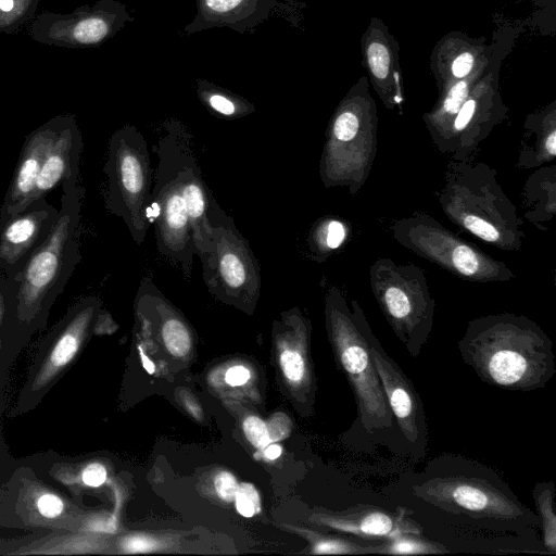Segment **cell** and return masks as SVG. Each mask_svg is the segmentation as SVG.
Masks as SVG:
<instances>
[{"mask_svg": "<svg viewBox=\"0 0 556 556\" xmlns=\"http://www.w3.org/2000/svg\"><path fill=\"white\" fill-rule=\"evenodd\" d=\"M108 477L105 467L100 463L89 464L81 472V481L85 485L98 488L102 485Z\"/></svg>", "mask_w": 556, "mask_h": 556, "instance_id": "32", "label": "cell"}, {"mask_svg": "<svg viewBox=\"0 0 556 556\" xmlns=\"http://www.w3.org/2000/svg\"><path fill=\"white\" fill-rule=\"evenodd\" d=\"M154 150L157 165L153 174L150 223L154 227L159 253L188 277L197 256L195 245L174 162L163 134L159 136Z\"/></svg>", "mask_w": 556, "mask_h": 556, "instance_id": "7", "label": "cell"}, {"mask_svg": "<svg viewBox=\"0 0 556 556\" xmlns=\"http://www.w3.org/2000/svg\"><path fill=\"white\" fill-rule=\"evenodd\" d=\"M16 285L17 282L14 278H9L0 271V328L7 312L10 294Z\"/></svg>", "mask_w": 556, "mask_h": 556, "instance_id": "36", "label": "cell"}, {"mask_svg": "<svg viewBox=\"0 0 556 556\" xmlns=\"http://www.w3.org/2000/svg\"><path fill=\"white\" fill-rule=\"evenodd\" d=\"M315 522L366 541H387L405 533L424 534L422 527L403 507L395 511L358 504L337 513H319Z\"/></svg>", "mask_w": 556, "mask_h": 556, "instance_id": "12", "label": "cell"}, {"mask_svg": "<svg viewBox=\"0 0 556 556\" xmlns=\"http://www.w3.org/2000/svg\"><path fill=\"white\" fill-rule=\"evenodd\" d=\"M250 379V370L237 365L230 367L225 375L226 382L231 387L242 386Z\"/></svg>", "mask_w": 556, "mask_h": 556, "instance_id": "37", "label": "cell"}, {"mask_svg": "<svg viewBox=\"0 0 556 556\" xmlns=\"http://www.w3.org/2000/svg\"><path fill=\"white\" fill-rule=\"evenodd\" d=\"M122 547L128 553H147L154 551L157 547V543L153 539L136 535L126 538L122 543Z\"/></svg>", "mask_w": 556, "mask_h": 556, "instance_id": "33", "label": "cell"}, {"mask_svg": "<svg viewBox=\"0 0 556 556\" xmlns=\"http://www.w3.org/2000/svg\"><path fill=\"white\" fill-rule=\"evenodd\" d=\"M458 350L484 383L503 390H541L556 374L552 341L528 320L501 317L475 321L459 340Z\"/></svg>", "mask_w": 556, "mask_h": 556, "instance_id": "1", "label": "cell"}, {"mask_svg": "<svg viewBox=\"0 0 556 556\" xmlns=\"http://www.w3.org/2000/svg\"><path fill=\"white\" fill-rule=\"evenodd\" d=\"M195 91L208 111L225 118H240L255 111L247 99L203 78L197 79Z\"/></svg>", "mask_w": 556, "mask_h": 556, "instance_id": "19", "label": "cell"}, {"mask_svg": "<svg viewBox=\"0 0 556 556\" xmlns=\"http://www.w3.org/2000/svg\"><path fill=\"white\" fill-rule=\"evenodd\" d=\"M410 492L445 513L519 528L539 527L538 515L493 469L457 455H440L417 473Z\"/></svg>", "mask_w": 556, "mask_h": 556, "instance_id": "2", "label": "cell"}, {"mask_svg": "<svg viewBox=\"0 0 556 556\" xmlns=\"http://www.w3.org/2000/svg\"><path fill=\"white\" fill-rule=\"evenodd\" d=\"M475 106H476V98L471 90L468 98L466 99V101L464 102V104L462 105V108L459 109L457 114L455 115V119H454L455 129L462 130L469 124V122H471L472 115L475 112Z\"/></svg>", "mask_w": 556, "mask_h": 556, "instance_id": "35", "label": "cell"}, {"mask_svg": "<svg viewBox=\"0 0 556 556\" xmlns=\"http://www.w3.org/2000/svg\"><path fill=\"white\" fill-rule=\"evenodd\" d=\"M280 364L285 376L292 383H301L307 375L305 358L298 350L287 349L282 351Z\"/></svg>", "mask_w": 556, "mask_h": 556, "instance_id": "25", "label": "cell"}, {"mask_svg": "<svg viewBox=\"0 0 556 556\" xmlns=\"http://www.w3.org/2000/svg\"><path fill=\"white\" fill-rule=\"evenodd\" d=\"M99 304L98 299L87 298L80 300L73 307L66 324L34 381L33 390L37 391L47 386L73 361L88 333L96 313L99 311Z\"/></svg>", "mask_w": 556, "mask_h": 556, "instance_id": "18", "label": "cell"}, {"mask_svg": "<svg viewBox=\"0 0 556 556\" xmlns=\"http://www.w3.org/2000/svg\"><path fill=\"white\" fill-rule=\"evenodd\" d=\"M485 68L478 71L464 79L457 80L442 90L443 94L439 106V113L443 116H455L475 85L483 75Z\"/></svg>", "mask_w": 556, "mask_h": 556, "instance_id": "22", "label": "cell"}, {"mask_svg": "<svg viewBox=\"0 0 556 556\" xmlns=\"http://www.w3.org/2000/svg\"><path fill=\"white\" fill-rule=\"evenodd\" d=\"M344 236L345 230L343 225L340 222L332 220L328 225L326 238L327 245L331 249L338 248L342 243Z\"/></svg>", "mask_w": 556, "mask_h": 556, "instance_id": "38", "label": "cell"}, {"mask_svg": "<svg viewBox=\"0 0 556 556\" xmlns=\"http://www.w3.org/2000/svg\"><path fill=\"white\" fill-rule=\"evenodd\" d=\"M38 0H0V30L11 31L33 16Z\"/></svg>", "mask_w": 556, "mask_h": 556, "instance_id": "24", "label": "cell"}, {"mask_svg": "<svg viewBox=\"0 0 556 556\" xmlns=\"http://www.w3.org/2000/svg\"><path fill=\"white\" fill-rule=\"evenodd\" d=\"M36 507L41 516L52 519L63 513L64 502L56 494L45 492L37 498Z\"/></svg>", "mask_w": 556, "mask_h": 556, "instance_id": "29", "label": "cell"}, {"mask_svg": "<svg viewBox=\"0 0 556 556\" xmlns=\"http://www.w3.org/2000/svg\"><path fill=\"white\" fill-rule=\"evenodd\" d=\"M276 4V0H197L195 15L185 26V33L192 35L216 27H227L241 35L254 33L268 20Z\"/></svg>", "mask_w": 556, "mask_h": 556, "instance_id": "16", "label": "cell"}, {"mask_svg": "<svg viewBox=\"0 0 556 556\" xmlns=\"http://www.w3.org/2000/svg\"><path fill=\"white\" fill-rule=\"evenodd\" d=\"M83 137L76 119L66 114L65 122L54 139L40 169L35 188L25 202L26 208L35 200L61 184L65 178L79 174Z\"/></svg>", "mask_w": 556, "mask_h": 556, "instance_id": "17", "label": "cell"}, {"mask_svg": "<svg viewBox=\"0 0 556 556\" xmlns=\"http://www.w3.org/2000/svg\"><path fill=\"white\" fill-rule=\"evenodd\" d=\"M176 169L187 215L191 226L197 256L201 261L212 250V227L208 219L210 194L199 166L191 134L178 121L164 124L162 131Z\"/></svg>", "mask_w": 556, "mask_h": 556, "instance_id": "9", "label": "cell"}, {"mask_svg": "<svg viewBox=\"0 0 556 556\" xmlns=\"http://www.w3.org/2000/svg\"><path fill=\"white\" fill-rule=\"evenodd\" d=\"M108 212L122 218L132 240L142 244L151 227L149 213L154 169L142 132L125 125L113 132L103 167Z\"/></svg>", "mask_w": 556, "mask_h": 556, "instance_id": "4", "label": "cell"}, {"mask_svg": "<svg viewBox=\"0 0 556 556\" xmlns=\"http://www.w3.org/2000/svg\"><path fill=\"white\" fill-rule=\"evenodd\" d=\"M400 50V42L384 22L372 16L361 38L362 65L376 91L387 102L401 98Z\"/></svg>", "mask_w": 556, "mask_h": 556, "instance_id": "14", "label": "cell"}, {"mask_svg": "<svg viewBox=\"0 0 556 556\" xmlns=\"http://www.w3.org/2000/svg\"><path fill=\"white\" fill-rule=\"evenodd\" d=\"M465 227L479 238L493 242L498 239V232L491 224L476 216H467L464 219Z\"/></svg>", "mask_w": 556, "mask_h": 556, "instance_id": "31", "label": "cell"}, {"mask_svg": "<svg viewBox=\"0 0 556 556\" xmlns=\"http://www.w3.org/2000/svg\"><path fill=\"white\" fill-rule=\"evenodd\" d=\"M281 452H282V448L280 445L278 444H267L265 450H264V456L267 458V459H276L278 458L280 455H281Z\"/></svg>", "mask_w": 556, "mask_h": 556, "instance_id": "39", "label": "cell"}, {"mask_svg": "<svg viewBox=\"0 0 556 556\" xmlns=\"http://www.w3.org/2000/svg\"><path fill=\"white\" fill-rule=\"evenodd\" d=\"M453 264L464 275H472L479 268L477 254L466 245L457 247L453 253Z\"/></svg>", "mask_w": 556, "mask_h": 556, "instance_id": "28", "label": "cell"}, {"mask_svg": "<svg viewBox=\"0 0 556 556\" xmlns=\"http://www.w3.org/2000/svg\"><path fill=\"white\" fill-rule=\"evenodd\" d=\"M59 215L46 197L0 224V271L18 275L33 252L45 241Z\"/></svg>", "mask_w": 556, "mask_h": 556, "instance_id": "11", "label": "cell"}, {"mask_svg": "<svg viewBox=\"0 0 556 556\" xmlns=\"http://www.w3.org/2000/svg\"><path fill=\"white\" fill-rule=\"evenodd\" d=\"M214 485L222 500L226 502L235 500L238 482L232 473L228 471L218 472L214 478Z\"/></svg>", "mask_w": 556, "mask_h": 556, "instance_id": "30", "label": "cell"}, {"mask_svg": "<svg viewBox=\"0 0 556 556\" xmlns=\"http://www.w3.org/2000/svg\"><path fill=\"white\" fill-rule=\"evenodd\" d=\"M161 334L166 350L172 355L182 357L190 351L189 330L178 317L166 318L161 326Z\"/></svg>", "mask_w": 556, "mask_h": 556, "instance_id": "23", "label": "cell"}, {"mask_svg": "<svg viewBox=\"0 0 556 556\" xmlns=\"http://www.w3.org/2000/svg\"><path fill=\"white\" fill-rule=\"evenodd\" d=\"M269 439L277 441L289 434L291 430V422L283 414H276L267 425Z\"/></svg>", "mask_w": 556, "mask_h": 556, "instance_id": "34", "label": "cell"}, {"mask_svg": "<svg viewBox=\"0 0 556 556\" xmlns=\"http://www.w3.org/2000/svg\"><path fill=\"white\" fill-rule=\"evenodd\" d=\"M555 484L553 481L539 482L532 489V497L542 530L546 554H556Z\"/></svg>", "mask_w": 556, "mask_h": 556, "instance_id": "20", "label": "cell"}, {"mask_svg": "<svg viewBox=\"0 0 556 556\" xmlns=\"http://www.w3.org/2000/svg\"><path fill=\"white\" fill-rule=\"evenodd\" d=\"M448 553L445 545L431 541L424 534L405 533L394 539L381 541L378 554L391 555H441Z\"/></svg>", "mask_w": 556, "mask_h": 556, "instance_id": "21", "label": "cell"}, {"mask_svg": "<svg viewBox=\"0 0 556 556\" xmlns=\"http://www.w3.org/2000/svg\"><path fill=\"white\" fill-rule=\"evenodd\" d=\"M235 502L238 513L243 517H253L261 510V498L258 492L250 483L238 484Z\"/></svg>", "mask_w": 556, "mask_h": 556, "instance_id": "26", "label": "cell"}, {"mask_svg": "<svg viewBox=\"0 0 556 556\" xmlns=\"http://www.w3.org/2000/svg\"><path fill=\"white\" fill-rule=\"evenodd\" d=\"M329 321L334 355L354 394L358 421L368 433L392 428L394 418L364 331L339 312Z\"/></svg>", "mask_w": 556, "mask_h": 556, "instance_id": "6", "label": "cell"}, {"mask_svg": "<svg viewBox=\"0 0 556 556\" xmlns=\"http://www.w3.org/2000/svg\"><path fill=\"white\" fill-rule=\"evenodd\" d=\"M208 219L213 245L211 252L200 261L205 286L223 301L239 305L256 301L261 289L257 258L232 217L213 195Z\"/></svg>", "mask_w": 556, "mask_h": 556, "instance_id": "5", "label": "cell"}, {"mask_svg": "<svg viewBox=\"0 0 556 556\" xmlns=\"http://www.w3.org/2000/svg\"><path fill=\"white\" fill-rule=\"evenodd\" d=\"M139 352H140V357H141V361H142V364H143V367L144 369L149 372V374H153L154 372V365L153 363L147 357V355L142 352L141 348H139Z\"/></svg>", "mask_w": 556, "mask_h": 556, "instance_id": "41", "label": "cell"}, {"mask_svg": "<svg viewBox=\"0 0 556 556\" xmlns=\"http://www.w3.org/2000/svg\"><path fill=\"white\" fill-rule=\"evenodd\" d=\"M134 20L124 3L99 0L91 8H79L66 15L42 14L31 24L30 34L47 45L97 47Z\"/></svg>", "mask_w": 556, "mask_h": 556, "instance_id": "8", "label": "cell"}, {"mask_svg": "<svg viewBox=\"0 0 556 556\" xmlns=\"http://www.w3.org/2000/svg\"><path fill=\"white\" fill-rule=\"evenodd\" d=\"M546 149L551 155L556 153V132L553 130L546 140Z\"/></svg>", "mask_w": 556, "mask_h": 556, "instance_id": "40", "label": "cell"}, {"mask_svg": "<svg viewBox=\"0 0 556 556\" xmlns=\"http://www.w3.org/2000/svg\"><path fill=\"white\" fill-rule=\"evenodd\" d=\"M66 114L50 118L25 137L17 163L0 207V224L24 210L43 161L61 130Z\"/></svg>", "mask_w": 556, "mask_h": 556, "instance_id": "13", "label": "cell"}, {"mask_svg": "<svg viewBox=\"0 0 556 556\" xmlns=\"http://www.w3.org/2000/svg\"><path fill=\"white\" fill-rule=\"evenodd\" d=\"M79 174L62 182L61 208L45 241L14 277L17 289L10 298L17 320L30 323L63 291L80 262L79 237L84 189Z\"/></svg>", "mask_w": 556, "mask_h": 556, "instance_id": "3", "label": "cell"}, {"mask_svg": "<svg viewBox=\"0 0 556 556\" xmlns=\"http://www.w3.org/2000/svg\"><path fill=\"white\" fill-rule=\"evenodd\" d=\"M243 432L248 441L257 448L270 443L267 424L260 417H247L243 421Z\"/></svg>", "mask_w": 556, "mask_h": 556, "instance_id": "27", "label": "cell"}, {"mask_svg": "<svg viewBox=\"0 0 556 556\" xmlns=\"http://www.w3.org/2000/svg\"><path fill=\"white\" fill-rule=\"evenodd\" d=\"M369 343L375 367L393 418L417 457L427 451L428 428L419 393L402 368L390 357L368 329L363 330Z\"/></svg>", "mask_w": 556, "mask_h": 556, "instance_id": "10", "label": "cell"}, {"mask_svg": "<svg viewBox=\"0 0 556 556\" xmlns=\"http://www.w3.org/2000/svg\"><path fill=\"white\" fill-rule=\"evenodd\" d=\"M496 45L453 30L437 41L430 54V70L442 91L457 80L485 68Z\"/></svg>", "mask_w": 556, "mask_h": 556, "instance_id": "15", "label": "cell"}]
</instances>
